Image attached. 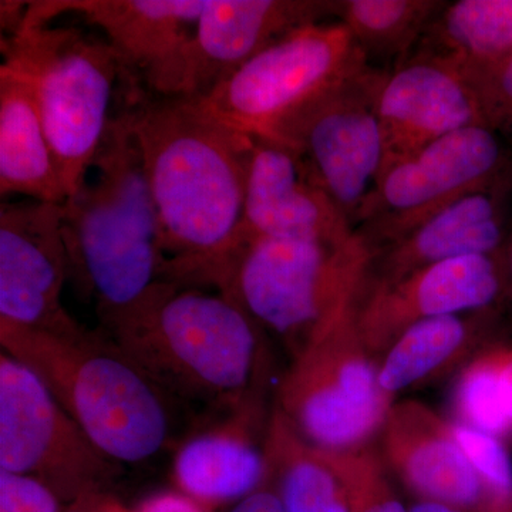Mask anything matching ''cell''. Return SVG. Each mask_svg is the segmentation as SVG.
<instances>
[{
    "instance_id": "cell-24",
    "label": "cell",
    "mask_w": 512,
    "mask_h": 512,
    "mask_svg": "<svg viewBox=\"0 0 512 512\" xmlns=\"http://www.w3.org/2000/svg\"><path fill=\"white\" fill-rule=\"evenodd\" d=\"M412 53L458 70L500 62L512 53V0L447 2Z\"/></svg>"
},
{
    "instance_id": "cell-16",
    "label": "cell",
    "mask_w": 512,
    "mask_h": 512,
    "mask_svg": "<svg viewBox=\"0 0 512 512\" xmlns=\"http://www.w3.org/2000/svg\"><path fill=\"white\" fill-rule=\"evenodd\" d=\"M377 440L390 473L414 500L467 512H512L468 460L450 421L426 404L394 403Z\"/></svg>"
},
{
    "instance_id": "cell-31",
    "label": "cell",
    "mask_w": 512,
    "mask_h": 512,
    "mask_svg": "<svg viewBox=\"0 0 512 512\" xmlns=\"http://www.w3.org/2000/svg\"><path fill=\"white\" fill-rule=\"evenodd\" d=\"M208 505L181 490L161 491L141 501L131 512H212Z\"/></svg>"
},
{
    "instance_id": "cell-29",
    "label": "cell",
    "mask_w": 512,
    "mask_h": 512,
    "mask_svg": "<svg viewBox=\"0 0 512 512\" xmlns=\"http://www.w3.org/2000/svg\"><path fill=\"white\" fill-rule=\"evenodd\" d=\"M463 73L480 97L488 126L512 146V53L500 62Z\"/></svg>"
},
{
    "instance_id": "cell-27",
    "label": "cell",
    "mask_w": 512,
    "mask_h": 512,
    "mask_svg": "<svg viewBox=\"0 0 512 512\" xmlns=\"http://www.w3.org/2000/svg\"><path fill=\"white\" fill-rule=\"evenodd\" d=\"M348 493L350 512H410L394 487V477L379 448L333 453Z\"/></svg>"
},
{
    "instance_id": "cell-19",
    "label": "cell",
    "mask_w": 512,
    "mask_h": 512,
    "mask_svg": "<svg viewBox=\"0 0 512 512\" xmlns=\"http://www.w3.org/2000/svg\"><path fill=\"white\" fill-rule=\"evenodd\" d=\"M512 221V181L460 195L372 255L367 282L396 281L426 266L503 254Z\"/></svg>"
},
{
    "instance_id": "cell-30",
    "label": "cell",
    "mask_w": 512,
    "mask_h": 512,
    "mask_svg": "<svg viewBox=\"0 0 512 512\" xmlns=\"http://www.w3.org/2000/svg\"><path fill=\"white\" fill-rule=\"evenodd\" d=\"M62 500L35 478L0 471V512H62Z\"/></svg>"
},
{
    "instance_id": "cell-4",
    "label": "cell",
    "mask_w": 512,
    "mask_h": 512,
    "mask_svg": "<svg viewBox=\"0 0 512 512\" xmlns=\"http://www.w3.org/2000/svg\"><path fill=\"white\" fill-rule=\"evenodd\" d=\"M0 343L46 383L109 460L143 463L167 444L165 393L109 336L0 326Z\"/></svg>"
},
{
    "instance_id": "cell-23",
    "label": "cell",
    "mask_w": 512,
    "mask_h": 512,
    "mask_svg": "<svg viewBox=\"0 0 512 512\" xmlns=\"http://www.w3.org/2000/svg\"><path fill=\"white\" fill-rule=\"evenodd\" d=\"M268 480L284 512H350L335 454L313 446L274 406L265 441Z\"/></svg>"
},
{
    "instance_id": "cell-9",
    "label": "cell",
    "mask_w": 512,
    "mask_h": 512,
    "mask_svg": "<svg viewBox=\"0 0 512 512\" xmlns=\"http://www.w3.org/2000/svg\"><path fill=\"white\" fill-rule=\"evenodd\" d=\"M512 181V146L476 126L431 141L384 168L356 232L372 255L477 188Z\"/></svg>"
},
{
    "instance_id": "cell-10",
    "label": "cell",
    "mask_w": 512,
    "mask_h": 512,
    "mask_svg": "<svg viewBox=\"0 0 512 512\" xmlns=\"http://www.w3.org/2000/svg\"><path fill=\"white\" fill-rule=\"evenodd\" d=\"M0 471L35 478L72 504L104 488L119 464L94 446L46 383L25 363L0 355Z\"/></svg>"
},
{
    "instance_id": "cell-26",
    "label": "cell",
    "mask_w": 512,
    "mask_h": 512,
    "mask_svg": "<svg viewBox=\"0 0 512 512\" xmlns=\"http://www.w3.org/2000/svg\"><path fill=\"white\" fill-rule=\"evenodd\" d=\"M510 343L491 339L458 370L451 389L454 423L512 439V394L507 376Z\"/></svg>"
},
{
    "instance_id": "cell-2",
    "label": "cell",
    "mask_w": 512,
    "mask_h": 512,
    "mask_svg": "<svg viewBox=\"0 0 512 512\" xmlns=\"http://www.w3.org/2000/svg\"><path fill=\"white\" fill-rule=\"evenodd\" d=\"M114 109L94 160L96 178L62 205L70 281L96 301L104 328L168 284L156 205L117 94Z\"/></svg>"
},
{
    "instance_id": "cell-20",
    "label": "cell",
    "mask_w": 512,
    "mask_h": 512,
    "mask_svg": "<svg viewBox=\"0 0 512 512\" xmlns=\"http://www.w3.org/2000/svg\"><path fill=\"white\" fill-rule=\"evenodd\" d=\"M271 413H266L262 392L256 390L231 407L227 419L185 441L174 458L178 490L214 510L232 507L264 487Z\"/></svg>"
},
{
    "instance_id": "cell-3",
    "label": "cell",
    "mask_w": 512,
    "mask_h": 512,
    "mask_svg": "<svg viewBox=\"0 0 512 512\" xmlns=\"http://www.w3.org/2000/svg\"><path fill=\"white\" fill-rule=\"evenodd\" d=\"M106 335L163 392L237 406L262 383L261 326L222 293L168 282Z\"/></svg>"
},
{
    "instance_id": "cell-12",
    "label": "cell",
    "mask_w": 512,
    "mask_h": 512,
    "mask_svg": "<svg viewBox=\"0 0 512 512\" xmlns=\"http://www.w3.org/2000/svg\"><path fill=\"white\" fill-rule=\"evenodd\" d=\"M205 0H36L22 25H42L63 13L82 16L103 32L119 60L121 79L148 93L183 97L188 50Z\"/></svg>"
},
{
    "instance_id": "cell-36",
    "label": "cell",
    "mask_w": 512,
    "mask_h": 512,
    "mask_svg": "<svg viewBox=\"0 0 512 512\" xmlns=\"http://www.w3.org/2000/svg\"><path fill=\"white\" fill-rule=\"evenodd\" d=\"M507 376H508V383H510V389H511V394H512V345H511V343H510V349H508Z\"/></svg>"
},
{
    "instance_id": "cell-32",
    "label": "cell",
    "mask_w": 512,
    "mask_h": 512,
    "mask_svg": "<svg viewBox=\"0 0 512 512\" xmlns=\"http://www.w3.org/2000/svg\"><path fill=\"white\" fill-rule=\"evenodd\" d=\"M228 512H284L278 497H276L274 488L266 483L264 487L259 488L254 494L232 505Z\"/></svg>"
},
{
    "instance_id": "cell-8",
    "label": "cell",
    "mask_w": 512,
    "mask_h": 512,
    "mask_svg": "<svg viewBox=\"0 0 512 512\" xmlns=\"http://www.w3.org/2000/svg\"><path fill=\"white\" fill-rule=\"evenodd\" d=\"M377 383V359L356 323V306L293 356L275 407L313 446L352 453L372 446L393 404Z\"/></svg>"
},
{
    "instance_id": "cell-35",
    "label": "cell",
    "mask_w": 512,
    "mask_h": 512,
    "mask_svg": "<svg viewBox=\"0 0 512 512\" xmlns=\"http://www.w3.org/2000/svg\"><path fill=\"white\" fill-rule=\"evenodd\" d=\"M410 512H467L458 510V508L450 507L439 503H431V501L414 500L409 504Z\"/></svg>"
},
{
    "instance_id": "cell-7",
    "label": "cell",
    "mask_w": 512,
    "mask_h": 512,
    "mask_svg": "<svg viewBox=\"0 0 512 512\" xmlns=\"http://www.w3.org/2000/svg\"><path fill=\"white\" fill-rule=\"evenodd\" d=\"M367 66L349 30L328 20L282 37L191 100L238 133L279 143L306 110Z\"/></svg>"
},
{
    "instance_id": "cell-6",
    "label": "cell",
    "mask_w": 512,
    "mask_h": 512,
    "mask_svg": "<svg viewBox=\"0 0 512 512\" xmlns=\"http://www.w3.org/2000/svg\"><path fill=\"white\" fill-rule=\"evenodd\" d=\"M0 66L35 96L67 198L86 183L109 128L121 67L104 37L74 26L22 25L2 37Z\"/></svg>"
},
{
    "instance_id": "cell-25",
    "label": "cell",
    "mask_w": 512,
    "mask_h": 512,
    "mask_svg": "<svg viewBox=\"0 0 512 512\" xmlns=\"http://www.w3.org/2000/svg\"><path fill=\"white\" fill-rule=\"evenodd\" d=\"M447 5L444 0H335V20L372 64H397L419 45L421 37Z\"/></svg>"
},
{
    "instance_id": "cell-14",
    "label": "cell",
    "mask_w": 512,
    "mask_h": 512,
    "mask_svg": "<svg viewBox=\"0 0 512 512\" xmlns=\"http://www.w3.org/2000/svg\"><path fill=\"white\" fill-rule=\"evenodd\" d=\"M505 298L503 256H464L417 269L396 281H366L356 305L357 329L367 350L379 359L416 323L497 311Z\"/></svg>"
},
{
    "instance_id": "cell-34",
    "label": "cell",
    "mask_w": 512,
    "mask_h": 512,
    "mask_svg": "<svg viewBox=\"0 0 512 512\" xmlns=\"http://www.w3.org/2000/svg\"><path fill=\"white\" fill-rule=\"evenodd\" d=\"M503 266L505 275V284H507L508 298L512 299V221L510 232H508L507 242H505L503 249Z\"/></svg>"
},
{
    "instance_id": "cell-11",
    "label": "cell",
    "mask_w": 512,
    "mask_h": 512,
    "mask_svg": "<svg viewBox=\"0 0 512 512\" xmlns=\"http://www.w3.org/2000/svg\"><path fill=\"white\" fill-rule=\"evenodd\" d=\"M384 72L370 64L350 77L306 110L279 141L301 156L355 229L387 161L377 110Z\"/></svg>"
},
{
    "instance_id": "cell-15",
    "label": "cell",
    "mask_w": 512,
    "mask_h": 512,
    "mask_svg": "<svg viewBox=\"0 0 512 512\" xmlns=\"http://www.w3.org/2000/svg\"><path fill=\"white\" fill-rule=\"evenodd\" d=\"M356 235V229L292 147L251 137L244 211L234 248L245 239L258 237L340 247L350 244Z\"/></svg>"
},
{
    "instance_id": "cell-5",
    "label": "cell",
    "mask_w": 512,
    "mask_h": 512,
    "mask_svg": "<svg viewBox=\"0 0 512 512\" xmlns=\"http://www.w3.org/2000/svg\"><path fill=\"white\" fill-rule=\"evenodd\" d=\"M370 261L372 252L359 234L340 247L249 238L232 249L204 286L238 303L296 356L355 309Z\"/></svg>"
},
{
    "instance_id": "cell-18",
    "label": "cell",
    "mask_w": 512,
    "mask_h": 512,
    "mask_svg": "<svg viewBox=\"0 0 512 512\" xmlns=\"http://www.w3.org/2000/svg\"><path fill=\"white\" fill-rule=\"evenodd\" d=\"M335 20V0H205L188 50L184 96L200 99L279 39Z\"/></svg>"
},
{
    "instance_id": "cell-1",
    "label": "cell",
    "mask_w": 512,
    "mask_h": 512,
    "mask_svg": "<svg viewBox=\"0 0 512 512\" xmlns=\"http://www.w3.org/2000/svg\"><path fill=\"white\" fill-rule=\"evenodd\" d=\"M117 100L156 205L164 279L201 288L234 248L251 137L215 120L188 97L156 96L131 80H120Z\"/></svg>"
},
{
    "instance_id": "cell-13",
    "label": "cell",
    "mask_w": 512,
    "mask_h": 512,
    "mask_svg": "<svg viewBox=\"0 0 512 512\" xmlns=\"http://www.w3.org/2000/svg\"><path fill=\"white\" fill-rule=\"evenodd\" d=\"M70 279L62 205H0V326L52 333L84 328L62 303Z\"/></svg>"
},
{
    "instance_id": "cell-28",
    "label": "cell",
    "mask_w": 512,
    "mask_h": 512,
    "mask_svg": "<svg viewBox=\"0 0 512 512\" xmlns=\"http://www.w3.org/2000/svg\"><path fill=\"white\" fill-rule=\"evenodd\" d=\"M450 421L451 433L478 474L512 508V458L505 441Z\"/></svg>"
},
{
    "instance_id": "cell-33",
    "label": "cell",
    "mask_w": 512,
    "mask_h": 512,
    "mask_svg": "<svg viewBox=\"0 0 512 512\" xmlns=\"http://www.w3.org/2000/svg\"><path fill=\"white\" fill-rule=\"evenodd\" d=\"M62 512H131L107 493L87 495L72 504L64 505Z\"/></svg>"
},
{
    "instance_id": "cell-22",
    "label": "cell",
    "mask_w": 512,
    "mask_h": 512,
    "mask_svg": "<svg viewBox=\"0 0 512 512\" xmlns=\"http://www.w3.org/2000/svg\"><path fill=\"white\" fill-rule=\"evenodd\" d=\"M0 195L63 205L66 190L35 96L0 66Z\"/></svg>"
},
{
    "instance_id": "cell-21",
    "label": "cell",
    "mask_w": 512,
    "mask_h": 512,
    "mask_svg": "<svg viewBox=\"0 0 512 512\" xmlns=\"http://www.w3.org/2000/svg\"><path fill=\"white\" fill-rule=\"evenodd\" d=\"M497 325V311L424 320L404 330L377 359V383L394 402L404 390L416 389L461 369Z\"/></svg>"
},
{
    "instance_id": "cell-17",
    "label": "cell",
    "mask_w": 512,
    "mask_h": 512,
    "mask_svg": "<svg viewBox=\"0 0 512 512\" xmlns=\"http://www.w3.org/2000/svg\"><path fill=\"white\" fill-rule=\"evenodd\" d=\"M377 110L386 138L384 168L454 131L490 127L466 74L420 53H410L384 72Z\"/></svg>"
}]
</instances>
